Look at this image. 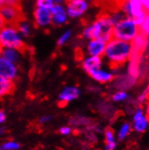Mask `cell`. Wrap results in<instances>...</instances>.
<instances>
[{
	"label": "cell",
	"mask_w": 149,
	"mask_h": 150,
	"mask_svg": "<svg viewBox=\"0 0 149 150\" xmlns=\"http://www.w3.org/2000/svg\"><path fill=\"white\" fill-rule=\"evenodd\" d=\"M132 52L130 42L112 38L106 45L104 57L107 59L111 70H118L129 61Z\"/></svg>",
	"instance_id": "cell-1"
},
{
	"label": "cell",
	"mask_w": 149,
	"mask_h": 150,
	"mask_svg": "<svg viewBox=\"0 0 149 150\" xmlns=\"http://www.w3.org/2000/svg\"><path fill=\"white\" fill-rule=\"evenodd\" d=\"M0 42L1 48H11L25 53L28 47L23 42L21 34L16 25H2L0 32Z\"/></svg>",
	"instance_id": "cell-2"
},
{
	"label": "cell",
	"mask_w": 149,
	"mask_h": 150,
	"mask_svg": "<svg viewBox=\"0 0 149 150\" xmlns=\"http://www.w3.org/2000/svg\"><path fill=\"white\" fill-rule=\"evenodd\" d=\"M114 26L115 23L109 13L107 11L101 13L91 24L93 39H100L105 42H109L113 38Z\"/></svg>",
	"instance_id": "cell-3"
},
{
	"label": "cell",
	"mask_w": 149,
	"mask_h": 150,
	"mask_svg": "<svg viewBox=\"0 0 149 150\" xmlns=\"http://www.w3.org/2000/svg\"><path fill=\"white\" fill-rule=\"evenodd\" d=\"M138 34L139 27L135 24L134 20L129 16L117 23L113 29V38L126 42H132Z\"/></svg>",
	"instance_id": "cell-4"
},
{
	"label": "cell",
	"mask_w": 149,
	"mask_h": 150,
	"mask_svg": "<svg viewBox=\"0 0 149 150\" xmlns=\"http://www.w3.org/2000/svg\"><path fill=\"white\" fill-rule=\"evenodd\" d=\"M2 25H16L19 22L25 20L21 6H1L0 11Z\"/></svg>",
	"instance_id": "cell-5"
},
{
	"label": "cell",
	"mask_w": 149,
	"mask_h": 150,
	"mask_svg": "<svg viewBox=\"0 0 149 150\" xmlns=\"http://www.w3.org/2000/svg\"><path fill=\"white\" fill-rule=\"evenodd\" d=\"M149 125V120L146 117L145 111L143 108H137L134 114L132 119V127L133 130L137 133H143L146 130Z\"/></svg>",
	"instance_id": "cell-6"
},
{
	"label": "cell",
	"mask_w": 149,
	"mask_h": 150,
	"mask_svg": "<svg viewBox=\"0 0 149 150\" xmlns=\"http://www.w3.org/2000/svg\"><path fill=\"white\" fill-rule=\"evenodd\" d=\"M81 96V91L76 86H69L63 89L58 96L59 107H66L70 102L76 100Z\"/></svg>",
	"instance_id": "cell-7"
},
{
	"label": "cell",
	"mask_w": 149,
	"mask_h": 150,
	"mask_svg": "<svg viewBox=\"0 0 149 150\" xmlns=\"http://www.w3.org/2000/svg\"><path fill=\"white\" fill-rule=\"evenodd\" d=\"M35 25L37 27H46L52 24V15L50 9L36 7L34 11Z\"/></svg>",
	"instance_id": "cell-8"
},
{
	"label": "cell",
	"mask_w": 149,
	"mask_h": 150,
	"mask_svg": "<svg viewBox=\"0 0 149 150\" xmlns=\"http://www.w3.org/2000/svg\"><path fill=\"white\" fill-rule=\"evenodd\" d=\"M18 75V69L16 63L3 57L0 58V77L14 81Z\"/></svg>",
	"instance_id": "cell-9"
},
{
	"label": "cell",
	"mask_w": 149,
	"mask_h": 150,
	"mask_svg": "<svg viewBox=\"0 0 149 150\" xmlns=\"http://www.w3.org/2000/svg\"><path fill=\"white\" fill-rule=\"evenodd\" d=\"M88 3L85 0L67 2V14L71 18H77L83 16L88 10Z\"/></svg>",
	"instance_id": "cell-10"
},
{
	"label": "cell",
	"mask_w": 149,
	"mask_h": 150,
	"mask_svg": "<svg viewBox=\"0 0 149 150\" xmlns=\"http://www.w3.org/2000/svg\"><path fill=\"white\" fill-rule=\"evenodd\" d=\"M50 10L52 15V24L54 25H62L67 22V10L62 5L55 4Z\"/></svg>",
	"instance_id": "cell-11"
},
{
	"label": "cell",
	"mask_w": 149,
	"mask_h": 150,
	"mask_svg": "<svg viewBox=\"0 0 149 150\" xmlns=\"http://www.w3.org/2000/svg\"><path fill=\"white\" fill-rule=\"evenodd\" d=\"M107 42L100 39H92L89 42L87 46V52L90 56L104 57Z\"/></svg>",
	"instance_id": "cell-12"
},
{
	"label": "cell",
	"mask_w": 149,
	"mask_h": 150,
	"mask_svg": "<svg viewBox=\"0 0 149 150\" xmlns=\"http://www.w3.org/2000/svg\"><path fill=\"white\" fill-rule=\"evenodd\" d=\"M131 45H132L131 55L142 56V53L147 45V36L139 33L131 42Z\"/></svg>",
	"instance_id": "cell-13"
},
{
	"label": "cell",
	"mask_w": 149,
	"mask_h": 150,
	"mask_svg": "<svg viewBox=\"0 0 149 150\" xmlns=\"http://www.w3.org/2000/svg\"><path fill=\"white\" fill-rule=\"evenodd\" d=\"M89 75L94 81H96L99 83H101V84L109 83V82L112 81L115 79V76H114V74L112 72L105 71L102 68L90 71L89 73Z\"/></svg>",
	"instance_id": "cell-14"
},
{
	"label": "cell",
	"mask_w": 149,
	"mask_h": 150,
	"mask_svg": "<svg viewBox=\"0 0 149 150\" xmlns=\"http://www.w3.org/2000/svg\"><path fill=\"white\" fill-rule=\"evenodd\" d=\"M82 69L89 74L90 71L100 69L102 66V57L98 56H90L86 59H84L81 62Z\"/></svg>",
	"instance_id": "cell-15"
},
{
	"label": "cell",
	"mask_w": 149,
	"mask_h": 150,
	"mask_svg": "<svg viewBox=\"0 0 149 150\" xmlns=\"http://www.w3.org/2000/svg\"><path fill=\"white\" fill-rule=\"evenodd\" d=\"M117 137L115 131L112 127H108L104 130V139H105V146L104 150H115L118 145L117 142Z\"/></svg>",
	"instance_id": "cell-16"
},
{
	"label": "cell",
	"mask_w": 149,
	"mask_h": 150,
	"mask_svg": "<svg viewBox=\"0 0 149 150\" xmlns=\"http://www.w3.org/2000/svg\"><path fill=\"white\" fill-rule=\"evenodd\" d=\"M15 90L16 85L14 81L0 77V95H1V97L11 95L15 91Z\"/></svg>",
	"instance_id": "cell-17"
},
{
	"label": "cell",
	"mask_w": 149,
	"mask_h": 150,
	"mask_svg": "<svg viewBox=\"0 0 149 150\" xmlns=\"http://www.w3.org/2000/svg\"><path fill=\"white\" fill-rule=\"evenodd\" d=\"M21 52L16 49L11 48H1V57L12 62L14 63L17 62L20 59Z\"/></svg>",
	"instance_id": "cell-18"
},
{
	"label": "cell",
	"mask_w": 149,
	"mask_h": 150,
	"mask_svg": "<svg viewBox=\"0 0 149 150\" xmlns=\"http://www.w3.org/2000/svg\"><path fill=\"white\" fill-rule=\"evenodd\" d=\"M136 78L132 77L131 75L127 73V75L125 76H121L116 80V86L119 88V89H126V88H130L131 86L135 84Z\"/></svg>",
	"instance_id": "cell-19"
},
{
	"label": "cell",
	"mask_w": 149,
	"mask_h": 150,
	"mask_svg": "<svg viewBox=\"0 0 149 150\" xmlns=\"http://www.w3.org/2000/svg\"><path fill=\"white\" fill-rule=\"evenodd\" d=\"M133 129V127H132V123L129 122V121H125L123 122L119 128V131L117 133V137H118V140H125V139L129 137Z\"/></svg>",
	"instance_id": "cell-20"
},
{
	"label": "cell",
	"mask_w": 149,
	"mask_h": 150,
	"mask_svg": "<svg viewBox=\"0 0 149 150\" xmlns=\"http://www.w3.org/2000/svg\"><path fill=\"white\" fill-rule=\"evenodd\" d=\"M90 123V119L83 116H74L71 120V124L74 127H86Z\"/></svg>",
	"instance_id": "cell-21"
},
{
	"label": "cell",
	"mask_w": 149,
	"mask_h": 150,
	"mask_svg": "<svg viewBox=\"0 0 149 150\" xmlns=\"http://www.w3.org/2000/svg\"><path fill=\"white\" fill-rule=\"evenodd\" d=\"M129 99V95L124 91H119L111 96V100L114 102H124Z\"/></svg>",
	"instance_id": "cell-22"
},
{
	"label": "cell",
	"mask_w": 149,
	"mask_h": 150,
	"mask_svg": "<svg viewBox=\"0 0 149 150\" xmlns=\"http://www.w3.org/2000/svg\"><path fill=\"white\" fill-rule=\"evenodd\" d=\"M16 26L18 29L19 33L21 34V35H22V36L26 37V36H28L30 35V26H29L28 23H26L25 19L23 20V21H21V22H19Z\"/></svg>",
	"instance_id": "cell-23"
},
{
	"label": "cell",
	"mask_w": 149,
	"mask_h": 150,
	"mask_svg": "<svg viewBox=\"0 0 149 150\" xmlns=\"http://www.w3.org/2000/svg\"><path fill=\"white\" fill-rule=\"evenodd\" d=\"M21 147V145L17 143L16 141H6L2 144L1 146V150H19Z\"/></svg>",
	"instance_id": "cell-24"
},
{
	"label": "cell",
	"mask_w": 149,
	"mask_h": 150,
	"mask_svg": "<svg viewBox=\"0 0 149 150\" xmlns=\"http://www.w3.org/2000/svg\"><path fill=\"white\" fill-rule=\"evenodd\" d=\"M139 33H141L146 36H149V13L146 15L144 22L139 26Z\"/></svg>",
	"instance_id": "cell-25"
},
{
	"label": "cell",
	"mask_w": 149,
	"mask_h": 150,
	"mask_svg": "<svg viewBox=\"0 0 149 150\" xmlns=\"http://www.w3.org/2000/svg\"><path fill=\"white\" fill-rule=\"evenodd\" d=\"M55 4L54 0H36V6L37 7H42L51 9Z\"/></svg>",
	"instance_id": "cell-26"
},
{
	"label": "cell",
	"mask_w": 149,
	"mask_h": 150,
	"mask_svg": "<svg viewBox=\"0 0 149 150\" xmlns=\"http://www.w3.org/2000/svg\"><path fill=\"white\" fill-rule=\"evenodd\" d=\"M22 0H0L1 6H21Z\"/></svg>",
	"instance_id": "cell-27"
},
{
	"label": "cell",
	"mask_w": 149,
	"mask_h": 150,
	"mask_svg": "<svg viewBox=\"0 0 149 150\" xmlns=\"http://www.w3.org/2000/svg\"><path fill=\"white\" fill-rule=\"evenodd\" d=\"M71 31H66L64 34H62L61 36L59 38V40L57 41V45L58 46H61L65 44V42L71 38Z\"/></svg>",
	"instance_id": "cell-28"
},
{
	"label": "cell",
	"mask_w": 149,
	"mask_h": 150,
	"mask_svg": "<svg viewBox=\"0 0 149 150\" xmlns=\"http://www.w3.org/2000/svg\"><path fill=\"white\" fill-rule=\"evenodd\" d=\"M73 132V127L71 126H62L59 128V133L62 136H69Z\"/></svg>",
	"instance_id": "cell-29"
},
{
	"label": "cell",
	"mask_w": 149,
	"mask_h": 150,
	"mask_svg": "<svg viewBox=\"0 0 149 150\" xmlns=\"http://www.w3.org/2000/svg\"><path fill=\"white\" fill-rule=\"evenodd\" d=\"M52 116H51V115H45V116H42L41 117L39 122L41 124H46V123L50 122L52 120Z\"/></svg>",
	"instance_id": "cell-30"
},
{
	"label": "cell",
	"mask_w": 149,
	"mask_h": 150,
	"mask_svg": "<svg viewBox=\"0 0 149 150\" xmlns=\"http://www.w3.org/2000/svg\"><path fill=\"white\" fill-rule=\"evenodd\" d=\"M140 1H141L145 11L147 13H149V0H140Z\"/></svg>",
	"instance_id": "cell-31"
},
{
	"label": "cell",
	"mask_w": 149,
	"mask_h": 150,
	"mask_svg": "<svg viewBox=\"0 0 149 150\" xmlns=\"http://www.w3.org/2000/svg\"><path fill=\"white\" fill-rule=\"evenodd\" d=\"M6 120V114L4 110H1L0 111V123H4Z\"/></svg>",
	"instance_id": "cell-32"
},
{
	"label": "cell",
	"mask_w": 149,
	"mask_h": 150,
	"mask_svg": "<svg viewBox=\"0 0 149 150\" xmlns=\"http://www.w3.org/2000/svg\"><path fill=\"white\" fill-rule=\"evenodd\" d=\"M145 114H146V117H148L149 120V100L145 103Z\"/></svg>",
	"instance_id": "cell-33"
},
{
	"label": "cell",
	"mask_w": 149,
	"mask_h": 150,
	"mask_svg": "<svg viewBox=\"0 0 149 150\" xmlns=\"http://www.w3.org/2000/svg\"><path fill=\"white\" fill-rule=\"evenodd\" d=\"M54 4H57V5H61L62 3H65L67 2V0H54Z\"/></svg>",
	"instance_id": "cell-34"
},
{
	"label": "cell",
	"mask_w": 149,
	"mask_h": 150,
	"mask_svg": "<svg viewBox=\"0 0 149 150\" xmlns=\"http://www.w3.org/2000/svg\"><path fill=\"white\" fill-rule=\"evenodd\" d=\"M71 1H77V0H67V2H71ZM86 1V0H85Z\"/></svg>",
	"instance_id": "cell-35"
}]
</instances>
